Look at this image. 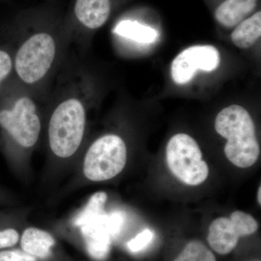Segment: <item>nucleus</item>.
<instances>
[{"mask_svg":"<svg viewBox=\"0 0 261 261\" xmlns=\"http://www.w3.org/2000/svg\"><path fill=\"white\" fill-rule=\"evenodd\" d=\"M257 228L258 224L251 215L236 211L229 218H218L211 223L207 242L215 251L226 255L236 247L239 239L255 233Z\"/></svg>","mask_w":261,"mask_h":261,"instance_id":"0eeeda50","label":"nucleus"},{"mask_svg":"<svg viewBox=\"0 0 261 261\" xmlns=\"http://www.w3.org/2000/svg\"><path fill=\"white\" fill-rule=\"evenodd\" d=\"M85 124V109L80 99L69 98L58 105L48 130L53 153L63 159L74 154L82 143Z\"/></svg>","mask_w":261,"mask_h":261,"instance_id":"f03ea898","label":"nucleus"},{"mask_svg":"<svg viewBox=\"0 0 261 261\" xmlns=\"http://www.w3.org/2000/svg\"><path fill=\"white\" fill-rule=\"evenodd\" d=\"M154 233L151 230H144L143 231L137 234L135 238L130 240L127 246L129 249L130 252H138L142 251V250L147 247V245L152 242L153 239Z\"/></svg>","mask_w":261,"mask_h":261,"instance_id":"dca6fc26","label":"nucleus"},{"mask_svg":"<svg viewBox=\"0 0 261 261\" xmlns=\"http://www.w3.org/2000/svg\"><path fill=\"white\" fill-rule=\"evenodd\" d=\"M261 36V12L252 13L234 27L231 34L233 44L241 49L252 47Z\"/></svg>","mask_w":261,"mask_h":261,"instance_id":"f8f14e48","label":"nucleus"},{"mask_svg":"<svg viewBox=\"0 0 261 261\" xmlns=\"http://www.w3.org/2000/svg\"><path fill=\"white\" fill-rule=\"evenodd\" d=\"M124 215L120 211H115L108 214V224L113 238L121 232L124 224Z\"/></svg>","mask_w":261,"mask_h":261,"instance_id":"a211bd4d","label":"nucleus"},{"mask_svg":"<svg viewBox=\"0 0 261 261\" xmlns=\"http://www.w3.org/2000/svg\"><path fill=\"white\" fill-rule=\"evenodd\" d=\"M255 261H260V260H255Z\"/></svg>","mask_w":261,"mask_h":261,"instance_id":"4be33fe9","label":"nucleus"},{"mask_svg":"<svg viewBox=\"0 0 261 261\" xmlns=\"http://www.w3.org/2000/svg\"><path fill=\"white\" fill-rule=\"evenodd\" d=\"M166 162L171 172L190 186L201 185L208 176V166L202 160L198 144L187 134H177L170 139Z\"/></svg>","mask_w":261,"mask_h":261,"instance_id":"7ed1b4c3","label":"nucleus"},{"mask_svg":"<svg viewBox=\"0 0 261 261\" xmlns=\"http://www.w3.org/2000/svg\"><path fill=\"white\" fill-rule=\"evenodd\" d=\"M114 32L121 37L145 44L154 42L159 37V33L155 29L132 20L120 22L115 28Z\"/></svg>","mask_w":261,"mask_h":261,"instance_id":"ddd939ff","label":"nucleus"},{"mask_svg":"<svg viewBox=\"0 0 261 261\" xmlns=\"http://www.w3.org/2000/svg\"><path fill=\"white\" fill-rule=\"evenodd\" d=\"M13 67V60L9 53L5 49H0V87L9 76Z\"/></svg>","mask_w":261,"mask_h":261,"instance_id":"f3484780","label":"nucleus"},{"mask_svg":"<svg viewBox=\"0 0 261 261\" xmlns=\"http://www.w3.org/2000/svg\"><path fill=\"white\" fill-rule=\"evenodd\" d=\"M215 128L227 140L224 153L239 168L253 166L260 155L255 127L250 113L238 105L225 108L216 116Z\"/></svg>","mask_w":261,"mask_h":261,"instance_id":"f257e3e1","label":"nucleus"},{"mask_svg":"<svg viewBox=\"0 0 261 261\" xmlns=\"http://www.w3.org/2000/svg\"><path fill=\"white\" fill-rule=\"evenodd\" d=\"M113 7L114 0H75L73 15L81 25L94 30L107 23Z\"/></svg>","mask_w":261,"mask_h":261,"instance_id":"9d476101","label":"nucleus"},{"mask_svg":"<svg viewBox=\"0 0 261 261\" xmlns=\"http://www.w3.org/2000/svg\"><path fill=\"white\" fill-rule=\"evenodd\" d=\"M18 231L13 228L0 231V249L14 246L18 243Z\"/></svg>","mask_w":261,"mask_h":261,"instance_id":"aec40b11","label":"nucleus"},{"mask_svg":"<svg viewBox=\"0 0 261 261\" xmlns=\"http://www.w3.org/2000/svg\"><path fill=\"white\" fill-rule=\"evenodd\" d=\"M0 261H37L33 255L19 250L0 252Z\"/></svg>","mask_w":261,"mask_h":261,"instance_id":"6ab92c4d","label":"nucleus"},{"mask_svg":"<svg viewBox=\"0 0 261 261\" xmlns=\"http://www.w3.org/2000/svg\"><path fill=\"white\" fill-rule=\"evenodd\" d=\"M173 261H216L214 254L198 240L190 242Z\"/></svg>","mask_w":261,"mask_h":261,"instance_id":"2eb2a0df","label":"nucleus"},{"mask_svg":"<svg viewBox=\"0 0 261 261\" xmlns=\"http://www.w3.org/2000/svg\"><path fill=\"white\" fill-rule=\"evenodd\" d=\"M261 187H259L258 191H257V202L259 205H261Z\"/></svg>","mask_w":261,"mask_h":261,"instance_id":"412c9836","label":"nucleus"},{"mask_svg":"<svg viewBox=\"0 0 261 261\" xmlns=\"http://www.w3.org/2000/svg\"><path fill=\"white\" fill-rule=\"evenodd\" d=\"M56 44L49 33H35L19 48L14 67L19 78L33 84L42 80L50 69L56 58Z\"/></svg>","mask_w":261,"mask_h":261,"instance_id":"20e7f679","label":"nucleus"},{"mask_svg":"<svg viewBox=\"0 0 261 261\" xmlns=\"http://www.w3.org/2000/svg\"><path fill=\"white\" fill-rule=\"evenodd\" d=\"M220 63L219 51L211 45L192 46L182 51L171 64V77L178 84L191 81L199 70L206 72L217 69Z\"/></svg>","mask_w":261,"mask_h":261,"instance_id":"6e6552de","label":"nucleus"},{"mask_svg":"<svg viewBox=\"0 0 261 261\" xmlns=\"http://www.w3.org/2000/svg\"><path fill=\"white\" fill-rule=\"evenodd\" d=\"M126 161V145L121 137L103 136L91 145L86 154L84 175L92 181H107L123 171Z\"/></svg>","mask_w":261,"mask_h":261,"instance_id":"39448f33","label":"nucleus"},{"mask_svg":"<svg viewBox=\"0 0 261 261\" xmlns=\"http://www.w3.org/2000/svg\"><path fill=\"white\" fill-rule=\"evenodd\" d=\"M107 199L108 195L106 192H99L94 194L89 199L84 210L73 220L74 226L82 227L84 224L103 214L105 212L104 205Z\"/></svg>","mask_w":261,"mask_h":261,"instance_id":"4468645a","label":"nucleus"},{"mask_svg":"<svg viewBox=\"0 0 261 261\" xmlns=\"http://www.w3.org/2000/svg\"><path fill=\"white\" fill-rule=\"evenodd\" d=\"M0 126L20 146L33 147L37 143L41 122L35 103L28 97L18 98L10 108L0 109Z\"/></svg>","mask_w":261,"mask_h":261,"instance_id":"423d86ee","label":"nucleus"},{"mask_svg":"<svg viewBox=\"0 0 261 261\" xmlns=\"http://www.w3.org/2000/svg\"><path fill=\"white\" fill-rule=\"evenodd\" d=\"M53 236L43 230L31 227L27 228L22 235L20 245L23 251L39 258H47L55 245Z\"/></svg>","mask_w":261,"mask_h":261,"instance_id":"9b49d317","label":"nucleus"},{"mask_svg":"<svg viewBox=\"0 0 261 261\" xmlns=\"http://www.w3.org/2000/svg\"><path fill=\"white\" fill-rule=\"evenodd\" d=\"M80 228L89 255L94 260L106 259L113 238L108 224V214L103 213Z\"/></svg>","mask_w":261,"mask_h":261,"instance_id":"1a4fd4ad","label":"nucleus"}]
</instances>
